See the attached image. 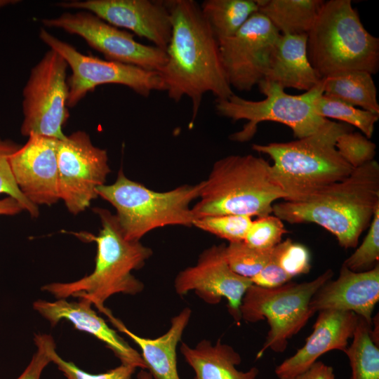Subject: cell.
<instances>
[{
  "label": "cell",
  "instance_id": "34",
  "mask_svg": "<svg viewBox=\"0 0 379 379\" xmlns=\"http://www.w3.org/2000/svg\"><path fill=\"white\" fill-rule=\"evenodd\" d=\"M335 147L343 159L354 169L374 160L376 145L365 135L351 130L338 137Z\"/></svg>",
  "mask_w": 379,
  "mask_h": 379
},
{
  "label": "cell",
  "instance_id": "28",
  "mask_svg": "<svg viewBox=\"0 0 379 379\" xmlns=\"http://www.w3.org/2000/svg\"><path fill=\"white\" fill-rule=\"evenodd\" d=\"M315 113L319 117L334 119L359 128L367 138L373 133L379 114L357 108L336 98L321 94L314 102Z\"/></svg>",
  "mask_w": 379,
  "mask_h": 379
},
{
  "label": "cell",
  "instance_id": "22",
  "mask_svg": "<svg viewBox=\"0 0 379 379\" xmlns=\"http://www.w3.org/2000/svg\"><path fill=\"white\" fill-rule=\"evenodd\" d=\"M286 88L307 91L321 80L311 65L307 34H280L264 79Z\"/></svg>",
  "mask_w": 379,
  "mask_h": 379
},
{
  "label": "cell",
  "instance_id": "9",
  "mask_svg": "<svg viewBox=\"0 0 379 379\" xmlns=\"http://www.w3.org/2000/svg\"><path fill=\"white\" fill-rule=\"evenodd\" d=\"M333 276V270L328 269L307 282H288L275 288L252 284L248 288L240 306L241 320L255 323L266 319L270 327L256 359L267 350L277 353L284 352L288 340L314 315L310 308L312 296Z\"/></svg>",
  "mask_w": 379,
  "mask_h": 379
},
{
  "label": "cell",
  "instance_id": "26",
  "mask_svg": "<svg viewBox=\"0 0 379 379\" xmlns=\"http://www.w3.org/2000/svg\"><path fill=\"white\" fill-rule=\"evenodd\" d=\"M200 8L218 41L233 36L258 11L256 0H205Z\"/></svg>",
  "mask_w": 379,
  "mask_h": 379
},
{
  "label": "cell",
  "instance_id": "1",
  "mask_svg": "<svg viewBox=\"0 0 379 379\" xmlns=\"http://www.w3.org/2000/svg\"><path fill=\"white\" fill-rule=\"evenodd\" d=\"M172 20L167 60L160 71L170 99L192 102L193 123L203 96L226 99L234 93L222 66L218 41L194 0H167Z\"/></svg>",
  "mask_w": 379,
  "mask_h": 379
},
{
  "label": "cell",
  "instance_id": "40",
  "mask_svg": "<svg viewBox=\"0 0 379 379\" xmlns=\"http://www.w3.org/2000/svg\"><path fill=\"white\" fill-rule=\"evenodd\" d=\"M23 209L17 200L6 197L0 199V215H15Z\"/></svg>",
  "mask_w": 379,
  "mask_h": 379
},
{
  "label": "cell",
  "instance_id": "23",
  "mask_svg": "<svg viewBox=\"0 0 379 379\" xmlns=\"http://www.w3.org/2000/svg\"><path fill=\"white\" fill-rule=\"evenodd\" d=\"M180 350L194 371L193 379H256L259 373L256 367L239 371L240 354L220 340L215 344L202 340L194 347L182 343Z\"/></svg>",
  "mask_w": 379,
  "mask_h": 379
},
{
  "label": "cell",
  "instance_id": "13",
  "mask_svg": "<svg viewBox=\"0 0 379 379\" xmlns=\"http://www.w3.org/2000/svg\"><path fill=\"white\" fill-rule=\"evenodd\" d=\"M41 23L46 27L58 28L78 35L107 60L159 72L167 60L165 51L137 41L131 32L109 24L88 11L65 12L56 18H44Z\"/></svg>",
  "mask_w": 379,
  "mask_h": 379
},
{
  "label": "cell",
  "instance_id": "30",
  "mask_svg": "<svg viewBox=\"0 0 379 379\" xmlns=\"http://www.w3.org/2000/svg\"><path fill=\"white\" fill-rule=\"evenodd\" d=\"M251 222L247 215H220L197 218L193 225L231 243L244 241Z\"/></svg>",
  "mask_w": 379,
  "mask_h": 379
},
{
  "label": "cell",
  "instance_id": "14",
  "mask_svg": "<svg viewBox=\"0 0 379 379\" xmlns=\"http://www.w3.org/2000/svg\"><path fill=\"white\" fill-rule=\"evenodd\" d=\"M280 33L258 11L233 36L218 41L229 84L249 91L265 78Z\"/></svg>",
  "mask_w": 379,
  "mask_h": 379
},
{
  "label": "cell",
  "instance_id": "27",
  "mask_svg": "<svg viewBox=\"0 0 379 379\" xmlns=\"http://www.w3.org/2000/svg\"><path fill=\"white\" fill-rule=\"evenodd\" d=\"M371 325L358 316L353 340L344 351L351 367L350 379H379V346L371 338Z\"/></svg>",
  "mask_w": 379,
  "mask_h": 379
},
{
  "label": "cell",
  "instance_id": "7",
  "mask_svg": "<svg viewBox=\"0 0 379 379\" xmlns=\"http://www.w3.org/2000/svg\"><path fill=\"white\" fill-rule=\"evenodd\" d=\"M204 181L156 192L128 178L122 169L112 185L96 189L98 196L116 209L119 225L128 241H140L149 232L167 225L191 227L195 220L190 204L199 197Z\"/></svg>",
  "mask_w": 379,
  "mask_h": 379
},
{
  "label": "cell",
  "instance_id": "2",
  "mask_svg": "<svg viewBox=\"0 0 379 379\" xmlns=\"http://www.w3.org/2000/svg\"><path fill=\"white\" fill-rule=\"evenodd\" d=\"M378 207L379 165L372 160L304 200L274 204L272 212L291 224H317L350 248L357 246Z\"/></svg>",
  "mask_w": 379,
  "mask_h": 379
},
{
  "label": "cell",
  "instance_id": "5",
  "mask_svg": "<svg viewBox=\"0 0 379 379\" xmlns=\"http://www.w3.org/2000/svg\"><path fill=\"white\" fill-rule=\"evenodd\" d=\"M192 208L195 219L211 215H270L274 202L286 194L271 164L252 154L229 155L216 161Z\"/></svg>",
  "mask_w": 379,
  "mask_h": 379
},
{
  "label": "cell",
  "instance_id": "12",
  "mask_svg": "<svg viewBox=\"0 0 379 379\" xmlns=\"http://www.w3.org/2000/svg\"><path fill=\"white\" fill-rule=\"evenodd\" d=\"M58 193L69 212L84 211L98 196L111 170L107 151L95 146L82 131L59 140L57 151Z\"/></svg>",
  "mask_w": 379,
  "mask_h": 379
},
{
  "label": "cell",
  "instance_id": "29",
  "mask_svg": "<svg viewBox=\"0 0 379 379\" xmlns=\"http://www.w3.org/2000/svg\"><path fill=\"white\" fill-rule=\"evenodd\" d=\"M272 249L259 250L248 246L244 241L231 242L225 246V255L233 272L251 279L268 262Z\"/></svg>",
  "mask_w": 379,
  "mask_h": 379
},
{
  "label": "cell",
  "instance_id": "8",
  "mask_svg": "<svg viewBox=\"0 0 379 379\" xmlns=\"http://www.w3.org/2000/svg\"><path fill=\"white\" fill-rule=\"evenodd\" d=\"M258 86L265 98L255 101L236 94L226 99H215V109L218 115L234 121L246 120L242 129L230 138L237 142L250 140L262 121L279 122L289 127L295 138H302L315 132L327 119L314 112V102L324 93L323 79L310 91L300 95H290L278 84L265 79Z\"/></svg>",
  "mask_w": 379,
  "mask_h": 379
},
{
  "label": "cell",
  "instance_id": "3",
  "mask_svg": "<svg viewBox=\"0 0 379 379\" xmlns=\"http://www.w3.org/2000/svg\"><path fill=\"white\" fill-rule=\"evenodd\" d=\"M93 211L99 216L102 225L98 235L87 232H72L83 241L96 244L93 272L74 281L44 285L41 290L57 299L70 296L86 299L101 312L106 307L105 301L112 295H136L142 291L143 283L132 274V271L142 267L152 251L140 241L127 240L116 215L108 210L95 208Z\"/></svg>",
  "mask_w": 379,
  "mask_h": 379
},
{
  "label": "cell",
  "instance_id": "42",
  "mask_svg": "<svg viewBox=\"0 0 379 379\" xmlns=\"http://www.w3.org/2000/svg\"><path fill=\"white\" fill-rule=\"evenodd\" d=\"M15 1H9V0H0V8L4 7L10 4H15Z\"/></svg>",
  "mask_w": 379,
  "mask_h": 379
},
{
  "label": "cell",
  "instance_id": "17",
  "mask_svg": "<svg viewBox=\"0 0 379 379\" xmlns=\"http://www.w3.org/2000/svg\"><path fill=\"white\" fill-rule=\"evenodd\" d=\"M59 140L32 135L11 156L10 164L17 186L36 206H51L59 199L57 151Z\"/></svg>",
  "mask_w": 379,
  "mask_h": 379
},
{
  "label": "cell",
  "instance_id": "6",
  "mask_svg": "<svg viewBox=\"0 0 379 379\" xmlns=\"http://www.w3.org/2000/svg\"><path fill=\"white\" fill-rule=\"evenodd\" d=\"M307 52L321 79L352 70L372 74L379 68V39L365 29L350 0L324 1L307 34Z\"/></svg>",
  "mask_w": 379,
  "mask_h": 379
},
{
  "label": "cell",
  "instance_id": "20",
  "mask_svg": "<svg viewBox=\"0 0 379 379\" xmlns=\"http://www.w3.org/2000/svg\"><path fill=\"white\" fill-rule=\"evenodd\" d=\"M358 316L352 312L326 310L319 312L312 333L305 345L275 368L279 379H291L311 366L331 350L344 351L352 338Z\"/></svg>",
  "mask_w": 379,
  "mask_h": 379
},
{
  "label": "cell",
  "instance_id": "18",
  "mask_svg": "<svg viewBox=\"0 0 379 379\" xmlns=\"http://www.w3.org/2000/svg\"><path fill=\"white\" fill-rule=\"evenodd\" d=\"M379 300V265L356 272L342 265L337 279L329 280L312 296L313 314L326 310L354 312L372 324V314Z\"/></svg>",
  "mask_w": 379,
  "mask_h": 379
},
{
  "label": "cell",
  "instance_id": "21",
  "mask_svg": "<svg viewBox=\"0 0 379 379\" xmlns=\"http://www.w3.org/2000/svg\"><path fill=\"white\" fill-rule=\"evenodd\" d=\"M102 313L119 331L139 347L146 370L153 379H181L177 367L176 349L190 320L192 310L190 307H185L173 317L168 330L156 338H143L134 333L107 307Z\"/></svg>",
  "mask_w": 379,
  "mask_h": 379
},
{
  "label": "cell",
  "instance_id": "25",
  "mask_svg": "<svg viewBox=\"0 0 379 379\" xmlns=\"http://www.w3.org/2000/svg\"><path fill=\"white\" fill-rule=\"evenodd\" d=\"M323 88L325 95L379 114L376 87L368 72L352 70L324 78Z\"/></svg>",
  "mask_w": 379,
  "mask_h": 379
},
{
  "label": "cell",
  "instance_id": "19",
  "mask_svg": "<svg viewBox=\"0 0 379 379\" xmlns=\"http://www.w3.org/2000/svg\"><path fill=\"white\" fill-rule=\"evenodd\" d=\"M92 305L91 301L84 298H79L77 302H69L66 299L49 302L39 299L34 302L33 309L48 320L52 327L62 320L68 321L75 329L88 333L105 343L121 364L146 369L140 354L112 329L92 309Z\"/></svg>",
  "mask_w": 379,
  "mask_h": 379
},
{
  "label": "cell",
  "instance_id": "4",
  "mask_svg": "<svg viewBox=\"0 0 379 379\" xmlns=\"http://www.w3.org/2000/svg\"><path fill=\"white\" fill-rule=\"evenodd\" d=\"M352 128L326 119L313 133L286 142L253 144L268 155L273 175L286 194L284 201H299L347 178L354 168L335 147L338 137Z\"/></svg>",
  "mask_w": 379,
  "mask_h": 379
},
{
  "label": "cell",
  "instance_id": "38",
  "mask_svg": "<svg viewBox=\"0 0 379 379\" xmlns=\"http://www.w3.org/2000/svg\"><path fill=\"white\" fill-rule=\"evenodd\" d=\"M279 246L277 244L273 248L268 262L258 274L251 279L253 284L264 288H275L291 281L292 277L279 265Z\"/></svg>",
  "mask_w": 379,
  "mask_h": 379
},
{
  "label": "cell",
  "instance_id": "16",
  "mask_svg": "<svg viewBox=\"0 0 379 379\" xmlns=\"http://www.w3.org/2000/svg\"><path fill=\"white\" fill-rule=\"evenodd\" d=\"M57 6L91 12L165 51L171 40L172 20L167 0H73L59 2Z\"/></svg>",
  "mask_w": 379,
  "mask_h": 379
},
{
  "label": "cell",
  "instance_id": "15",
  "mask_svg": "<svg viewBox=\"0 0 379 379\" xmlns=\"http://www.w3.org/2000/svg\"><path fill=\"white\" fill-rule=\"evenodd\" d=\"M225 244L213 245L202 251L195 265L177 274L174 288L181 296L194 291L210 305L218 304L225 298L230 314L239 324L241 300L253 283L232 270L225 258Z\"/></svg>",
  "mask_w": 379,
  "mask_h": 379
},
{
  "label": "cell",
  "instance_id": "41",
  "mask_svg": "<svg viewBox=\"0 0 379 379\" xmlns=\"http://www.w3.org/2000/svg\"><path fill=\"white\" fill-rule=\"evenodd\" d=\"M137 379H153V378L148 371L140 369L137 375Z\"/></svg>",
  "mask_w": 379,
  "mask_h": 379
},
{
  "label": "cell",
  "instance_id": "33",
  "mask_svg": "<svg viewBox=\"0 0 379 379\" xmlns=\"http://www.w3.org/2000/svg\"><path fill=\"white\" fill-rule=\"evenodd\" d=\"M379 260V207L375 210L369 230L361 245L343 265L356 272L368 271Z\"/></svg>",
  "mask_w": 379,
  "mask_h": 379
},
{
  "label": "cell",
  "instance_id": "36",
  "mask_svg": "<svg viewBox=\"0 0 379 379\" xmlns=\"http://www.w3.org/2000/svg\"><path fill=\"white\" fill-rule=\"evenodd\" d=\"M278 260L281 268L292 278L307 274L310 270V257L308 250L290 239L279 244Z\"/></svg>",
  "mask_w": 379,
  "mask_h": 379
},
{
  "label": "cell",
  "instance_id": "39",
  "mask_svg": "<svg viewBox=\"0 0 379 379\" xmlns=\"http://www.w3.org/2000/svg\"><path fill=\"white\" fill-rule=\"evenodd\" d=\"M291 379H335L332 366L317 361L305 371Z\"/></svg>",
  "mask_w": 379,
  "mask_h": 379
},
{
  "label": "cell",
  "instance_id": "37",
  "mask_svg": "<svg viewBox=\"0 0 379 379\" xmlns=\"http://www.w3.org/2000/svg\"><path fill=\"white\" fill-rule=\"evenodd\" d=\"M34 341L36 351L27 366L16 379H40L44 369L51 362V352L56 347L53 338L48 334H36Z\"/></svg>",
  "mask_w": 379,
  "mask_h": 379
},
{
  "label": "cell",
  "instance_id": "31",
  "mask_svg": "<svg viewBox=\"0 0 379 379\" xmlns=\"http://www.w3.org/2000/svg\"><path fill=\"white\" fill-rule=\"evenodd\" d=\"M20 145L8 139L0 138V194H5L20 204L32 218L39 216V208L27 200L22 194L15 181L10 164L11 156Z\"/></svg>",
  "mask_w": 379,
  "mask_h": 379
},
{
  "label": "cell",
  "instance_id": "35",
  "mask_svg": "<svg viewBox=\"0 0 379 379\" xmlns=\"http://www.w3.org/2000/svg\"><path fill=\"white\" fill-rule=\"evenodd\" d=\"M51 362H53L67 379H131L136 368L121 364L119 366L101 373H91L79 368L72 361L63 359L56 352V347L51 352Z\"/></svg>",
  "mask_w": 379,
  "mask_h": 379
},
{
  "label": "cell",
  "instance_id": "11",
  "mask_svg": "<svg viewBox=\"0 0 379 379\" xmlns=\"http://www.w3.org/2000/svg\"><path fill=\"white\" fill-rule=\"evenodd\" d=\"M67 68L63 58L52 49L32 68L22 91V135L66 137L62 127L69 117Z\"/></svg>",
  "mask_w": 379,
  "mask_h": 379
},
{
  "label": "cell",
  "instance_id": "10",
  "mask_svg": "<svg viewBox=\"0 0 379 379\" xmlns=\"http://www.w3.org/2000/svg\"><path fill=\"white\" fill-rule=\"evenodd\" d=\"M39 36L50 49L63 58L72 70L67 80L68 107H75L88 92L102 84L125 86L145 98L154 91H166L159 72L84 55L44 27L41 28Z\"/></svg>",
  "mask_w": 379,
  "mask_h": 379
},
{
  "label": "cell",
  "instance_id": "32",
  "mask_svg": "<svg viewBox=\"0 0 379 379\" xmlns=\"http://www.w3.org/2000/svg\"><path fill=\"white\" fill-rule=\"evenodd\" d=\"M287 230L282 220L275 215H268L252 220L244 242L259 250H270L280 242Z\"/></svg>",
  "mask_w": 379,
  "mask_h": 379
},
{
  "label": "cell",
  "instance_id": "24",
  "mask_svg": "<svg viewBox=\"0 0 379 379\" xmlns=\"http://www.w3.org/2000/svg\"><path fill=\"white\" fill-rule=\"evenodd\" d=\"M258 12L281 34H307L324 3L322 0H256Z\"/></svg>",
  "mask_w": 379,
  "mask_h": 379
}]
</instances>
